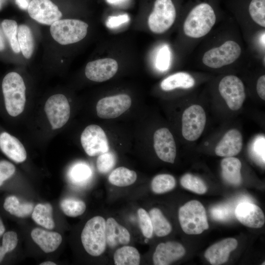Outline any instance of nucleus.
<instances>
[{"label": "nucleus", "mask_w": 265, "mask_h": 265, "mask_svg": "<svg viewBox=\"0 0 265 265\" xmlns=\"http://www.w3.org/2000/svg\"><path fill=\"white\" fill-rule=\"evenodd\" d=\"M240 46L229 40L218 47L206 52L202 58L203 63L212 68H219L235 62L241 53Z\"/></svg>", "instance_id": "nucleus-7"}, {"label": "nucleus", "mask_w": 265, "mask_h": 265, "mask_svg": "<svg viewBox=\"0 0 265 265\" xmlns=\"http://www.w3.org/2000/svg\"><path fill=\"white\" fill-rule=\"evenodd\" d=\"M125 0H106V1L109 3H111V4H115V3H119L122 1H124Z\"/></svg>", "instance_id": "nucleus-48"}, {"label": "nucleus", "mask_w": 265, "mask_h": 265, "mask_svg": "<svg viewBox=\"0 0 265 265\" xmlns=\"http://www.w3.org/2000/svg\"><path fill=\"white\" fill-rule=\"evenodd\" d=\"M132 99L127 94H119L100 99L96 105L98 116L102 119L116 118L131 106Z\"/></svg>", "instance_id": "nucleus-12"}, {"label": "nucleus", "mask_w": 265, "mask_h": 265, "mask_svg": "<svg viewBox=\"0 0 265 265\" xmlns=\"http://www.w3.org/2000/svg\"><path fill=\"white\" fill-rule=\"evenodd\" d=\"M18 5L22 9H27L28 3L26 0H16Z\"/></svg>", "instance_id": "nucleus-45"}, {"label": "nucleus", "mask_w": 265, "mask_h": 265, "mask_svg": "<svg viewBox=\"0 0 265 265\" xmlns=\"http://www.w3.org/2000/svg\"><path fill=\"white\" fill-rule=\"evenodd\" d=\"M60 206L63 212L70 217L80 215L86 209V205L83 201L70 198L62 200Z\"/></svg>", "instance_id": "nucleus-33"}, {"label": "nucleus", "mask_w": 265, "mask_h": 265, "mask_svg": "<svg viewBox=\"0 0 265 265\" xmlns=\"http://www.w3.org/2000/svg\"><path fill=\"white\" fill-rule=\"evenodd\" d=\"M235 214L240 223L248 227L259 228L265 224V215L261 208L247 201L240 202L237 205Z\"/></svg>", "instance_id": "nucleus-16"}, {"label": "nucleus", "mask_w": 265, "mask_h": 265, "mask_svg": "<svg viewBox=\"0 0 265 265\" xmlns=\"http://www.w3.org/2000/svg\"><path fill=\"white\" fill-rule=\"evenodd\" d=\"M170 62V52L166 46L162 47L159 51L156 59L157 68L160 71H165L169 67Z\"/></svg>", "instance_id": "nucleus-39"}, {"label": "nucleus", "mask_w": 265, "mask_h": 265, "mask_svg": "<svg viewBox=\"0 0 265 265\" xmlns=\"http://www.w3.org/2000/svg\"><path fill=\"white\" fill-rule=\"evenodd\" d=\"M257 92L259 97L265 100V76H261L258 80L256 85Z\"/></svg>", "instance_id": "nucleus-43"}, {"label": "nucleus", "mask_w": 265, "mask_h": 265, "mask_svg": "<svg viewBox=\"0 0 265 265\" xmlns=\"http://www.w3.org/2000/svg\"><path fill=\"white\" fill-rule=\"evenodd\" d=\"M180 183L185 188L194 193L202 194L207 190V186L199 177L191 174H186L180 180Z\"/></svg>", "instance_id": "nucleus-34"}, {"label": "nucleus", "mask_w": 265, "mask_h": 265, "mask_svg": "<svg viewBox=\"0 0 265 265\" xmlns=\"http://www.w3.org/2000/svg\"><path fill=\"white\" fill-rule=\"evenodd\" d=\"M113 259L116 265H138L140 264V256L135 247L124 246L115 251Z\"/></svg>", "instance_id": "nucleus-28"}, {"label": "nucleus", "mask_w": 265, "mask_h": 265, "mask_svg": "<svg viewBox=\"0 0 265 265\" xmlns=\"http://www.w3.org/2000/svg\"><path fill=\"white\" fill-rule=\"evenodd\" d=\"M9 47L6 39L2 31L0 23V54H3L7 52Z\"/></svg>", "instance_id": "nucleus-44"}, {"label": "nucleus", "mask_w": 265, "mask_h": 265, "mask_svg": "<svg viewBox=\"0 0 265 265\" xmlns=\"http://www.w3.org/2000/svg\"><path fill=\"white\" fill-rule=\"evenodd\" d=\"M238 245L234 238H227L213 244L206 251L204 256L212 265H219L226 262L231 252Z\"/></svg>", "instance_id": "nucleus-18"}, {"label": "nucleus", "mask_w": 265, "mask_h": 265, "mask_svg": "<svg viewBox=\"0 0 265 265\" xmlns=\"http://www.w3.org/2000/svg\"><path fill=\"white\" fill-rule=\"evenodd\" d=\"M17 243V235L15 232L9 231L3 235L2 246L5 248L7 253L13 250Z\"/></svg>", "instance_id": "nucleus-41"}, {"label": "nucleus", "mask_w": 265, "mask_h": 265, "mask_svg": "<svg viewBox=\"0 0 265 265\" xmlns=\"http://www.w3.org/2000/svg\"><path fill=\"white\" fill-rule=\"evenodd\" d=\"M176 17V8L171 0H156L148 19L149 28L154 33H163L173 25Z\"/></svg>", "instance_id": "nucleus-6"}, {"label": "nucleus", "mask_w": 265, "mask_h": 265, "mask_svg": "<svg viewBox=\"0 0 265 265\" xmlns=\"http://www.w3.org/2000/svg\"><path fill=\"white\" fill-rule=\"evenodd\" d=\"M185 253L183 246L178 242L160 243L157 246L153 254V263L155 265H170L181 258Z\"/></svg>", "instance_id": "nucleus-17"}, {"label": "nucleus", "mask_w": 265, "mask_h": 265, "mask_svg": "<svg viewBox=\"0 0 265 265\" xmlns=\"http://www.w3.org/2000/svg\"><path fill=\"white\" fill-rule=\"evenodd\" d=\"M45 111L53 130L62 127L70 117L69 103L63 94H57L50 97L45 103Z\"/></svg>", "instance_id": "nucleus-10"}, {"label": "nucleus", "mask_w": 265, "mask_h": 265, "mask_svg": "<svg viewBox=\"0 0 265 265\" xmlns=\"http://www.w3.org/2000/svg\"><path fill=\"white\" fill-rule=\"evenodd\" d=\"M40 265H56V264L53 262L47 261V262L42 263Z\"/></svg>", "instance_id": "nucleus-49"}, {"label": "nucleus", "mask_w": 265, "mask_h": 265, "mask_svg": "<svg viewBox=\"0 0 265 265\" xmlns=\"http://www.w3.org/2000/svg\"><path fill=\"white\" fill-rule=\"evenodd\" d=\"M139 225L141 232L147 238L153 236V230L151 220L149 213L143 209L140 208L137 211Z\"/></svg>", "instance_id": "nucleus-38"}, {"label": "nucleus", "mask_w": 265, "mask_h": 265, "mask_svg": "<svg viewBox=\"0 0 265 265\" xmlns=\"http://www.w3.org/2000/svg\"><path fill=\"white\" fill-rule=\"evenodd\" d=\"M149 214L151 220L153 232L158 237L168 235L172 230V226L158 208L152 209Z\"/></svg>", "instance_id": "nucleus-30"}, {"label": "nucleus", "mask_w": 265, "mask_h": 265, "mask_svg": "<svg viewBox=\"0 0 265 265\" xmlns=\"http://www.w3.org/2000/svg\"><path fill=\"white\" fill-rule=\"evenodd\" d=\"M182 132L187 140H197L202 133L206 122V116L203 107L193 105L184 111L182 115Z\"/></svg>", "instance_id": "nucleus-8"}, {"label": "nucleus", "mask_w": 265, "mask_h": 265, "mask_svg": "<svg viewBox=\"0 0 265 265\" xmlns=\"http://www.w3.org/2000/svg\"><path fill=\"white\" fill-rule=\"evenodd\" d=\"M195 84L194 78L186 72H178L173 74L165 79L160 83L162 90L171 91L177 88L188 89Z\"/></svg>", "instance_id": "nucleus-24"}, {"label": "nucleus", "mask_w": 265, "mask_h": 265, "mask_svg": "<svg viewBox=\"0 0 265 265\" xmlns=\"http://www.w3.org/2000/svg\"><path fill=\"white\" fill-rule=\"evenodd\" d=\"M249 12L255 23L262 27L265 26V0H252Z\"/></svg>", "instance_id": "nucleus-36"}, {"label": "nucleus", "mask_w": 265, "mask_h": 265, "mask_svg": "<svg viewBox=\"0 0 265 265\" xmlns=\"http://www.w3.org/2000/svg\"><path fill=\"white\" fill-rule=\"evenodd\" d=\"M3 207L12 215L18 217H25L32 212L33 204L30 202L21 203L16 196H10L5 199Z\"/></svg>", "instance_id": "nucleus-29"}, {"label": "nucleus", "mask_w": 265, "mask_h": 265, "mask_svg": "<svg viewBox=\"0 0 265 265\" xmlns=\"http://www.w3.org/2000/svg\"><path fill=\"white\" fill-rule=\"evenodd\" d=\"M218 89L231 109L237 110L241 107L245 93L243 83L238 77L234 75L225 76L220 80Z\"/></svg>", "instance_id": "nucleus-9"}, {"label": "nucleus", "mask_w": 265, "mask_h": 265, "mask_svg": "<svg viewBox=\"0 0 265 265\" xmlns=\"http://www.w3.org/2000/svg\"><path fill=\"white\" fill-rule=\"evenodd\" d=\"M81 240L85 251L90 255L99 256L106 248V221L96 216L85 224L81 234Z\"/></svg>", "instance_id": "nucleus-3"}, {"label": "nucleus", "mask_w": 265, "mask_h": 265, "mask_svg": "<svg viewBox=\"0 0 265 265\" xmlns=\"http://www.w3.org/2000/svg\"><path fill=\"white\" fill-rule=\"evenodd\" d=\"M148 241V239H146L145 240V242H147Z\"/></svg>", "instance_id": "nucleus-50"}, {"label": "nucleus", "mask_w": 265, "mask_h": 265, "mask_svg": "<svg viewBox=\"0 0 265 265\" xmlns=\"http://www.w3.org/2000/svg\"><path fill=\"white\" fill-rule=\"evenodd\" d=\"M88 25L72 19H59L51 25L50 33L53 39L62 45L74 44L84 38Z\"/></svg>", "instance_id": "nucleus-5"}, {"label": "nucleus", "mask_w": 265, "mask_h": 265, "mask_svg": "<svg viewBox=\"0 0 265 265\" xmlns=\"http://www.w3.org/2000/svg\"><path fill=\"white\" fill-rule=\"evenodd\" d=\"M7 253L4 248L1 245L0 246V263L3 260L5 255Z\"/></svg>", "instance_id": "nucleus-46"}, {"label": "nucleus", "mask_w": 265, "mask_h": 265, "mask_svg": "<svg viewBox=\"0 0 265 265\" xmlns=\"http://www.w3.org/2000/svg\"><path fill=\"white\" fill-rule=\"evenodd\" d=\"M31 236L33 241L45 253L55 251L62 241V237L59 233L39 228H34L31 231Z\"/></svg>", "instance_id": "nucleus-21"}, {"label": "nucleus", "mask_w": 265, "mask_h": 265, "mask_svg": "<svg viewBox=\"0 0 265 265\" xmlns=\"http://www.w3.org/2000/svg\"><path fill=\"white\" fill-rule=\"evenodd\" d=\"M176 184L175 179L173 176L167 174H159L153 179L151 188L154 193L161 194L173 189Z\"/></svg>", "instance_id": "nucleus-32"}, {"label": "nucleus", "mask_w": 265, "mask_h": 265, "mask_svg": "<svg viewBox=\"0 0 265 265\" xmlns=\"http://www.w3.org/2000/svg\"><path fill=\"white\" fill-rule=\"evenodd\" d=\"M234 204L226 203L215 206L211 208L210 213L212 217L215 220L225 221L231 219L235 210Z\"/></svg>", "instance_id": "nucleus-35"}, {"label": "nucleus", "mask_w": 265, "mask_h": 265, "mask_svg": "<svg viewBox=\"0 0 265 265\" xmlns=\"http://www.w3.org/2000/svg\"><path fill=\"white\" fill-rule=\"evenodd\" d=\"M106 244L111 248L120 244H127L130 241L128 230L112 217L108 218L106 221Z\"/></svg>", "instance_id": "nucleus-20"}, {"label": "nucleus", "mask_w": 265, "mask_h": 265, "mask_svg": "<svg viewBox=\"0 0 265 265\" xmlns=\"http://www.w3.org/2000/svg\"><path fill=\"white\" fill-rule=\"evenodd\" d=\"M5 231V227L3 222L0 218V237L4 233Z\"/></svg>", "instance_id": "nucleus-47"}, {"label": "nucleus", "mask_w": 265, "mask_h": 265, "mask_svg": "<svg viewBox=\"0 0 265 265\" xmlns=\"http://www.w3.org/2000/svg\"><path fill=\"white\" fill-rule=\"evenodd\" d=\"M154 147L158 157L162 160L173 163L176 156V147L174 137L168 130L162 128L154 134Z\"/></svg>", "instance_id": "nucleus-15"}, {"label": "nucleus", "mask_w": 265, "mask_h": 265, "mask_svg": "<svg viewBox=\"0 0 265 265\" xmlns=\"http://www.w3.org/2000/svg\"><path fill=\"white\" fill-rule=\"evenodd\" d=\"M32 218L37 224L47 229L54 227L53 208L50 204H37L32 212Z\"/></svg>", "instance_id": "nucleus-26"}, {"label": "nucleus", "mask_w": 265, "mask_h": 265, "mask_svg": "<svg viewBox=\"0 0 265 265\" xmlns=\"http://www.w3.org/2000/svg\"><path fill=\"white\" fill-rule=\"evenodd\" d=\"M215 21V14L211 6L202 3L195 6L188 14L184 24V31L187 36L200 38L210 32Z\"/></svg>", "instance_id": "nucleus-2"}, {"label": "nucleus", "mask_w": 265, "mask_h": 265, "mask_svg": "<svg viewBox=\"0 0 265 265\" xmlns=\"http://www.w3.org/2000/svg\"><path fill=\"white\" fill-rule=\"evenodd\" d=\"M17 39L21 52L26 59H29L33 53L34 43L30 27L26 25H20L18 27Z\"/></svg>", "instance_id": "nucleus-25"}, {"label": "nucleus", "mask_w": 265, "mask_h": 265, "mask_svg": "<svg viewBox=\"0 0 265 265\" xmlns=\"http://www.w3.org/2000/svg\"><path fill=\"white\" fill-rule=\"evenodd\" d=\"M27 11L32 19L47 25H52L62 16L57 5L51 0H32Z\"/></svg>", "instance_id": "nucleus-13"}, {"label": "nucleus", "mask_w": 265, "mask_h": 265, "mask_svg": "<svg viewBox=\"0 0 265 265\" xmlns=\"http://www.w3.org/2000/svg\"><path fill=\"white\" fill-rule=\"evenodd\" d=\"M116 162L115 155L111 152H106L99 155L96 161L98 171L105 174L110 171Z\"/></svg>", "instance_id": "nucleus-37"}, {"label": "nucleus", "mask_w": 265, "mask_h": 265, "mask_svg": "<svg viewBox=\"0 0 265 265\" xmlns=\"http://www.w3.org/2000/svg\"><path fill=\"white\" fill-rule=\"evenodd\" d=\"M92 174V169L88 164L78 162L70 168L67 175L69 182L73 185L83 186L89 182Z\"/></svg>", "instance_id": "nucleus-23"}, {"label": "nucleus", "mask_w": 265, "mask_h": 265, "mask_svg": "<svg viewBox=\"0 0 265 265\" xmlns=\"http://www.w3.org/2000/svg\"><path fill=\"white\" fill-rule=\"evenodd\" d=\"M243 145L241 133L236 129L228 131L215 148L216 155L223 157H231L238 155Z\"/></svg>", "instance_id": "nucleus-19"}, {"label": "nucleus", "mask_w": 265, "mask_h": 265, "mask_svg": "<svg viewBox=\"0 0 265 265\" xmlns=\"http://www.w3.org/2000/svg\"><path fill=\"white\" fill-rule=\"evenodd\" d=\"M2 103L6 113L16 117L23 111L26 101V86L22 77L16 72H10L3 78L1 85Z\"/></svg>", "instance_id": "nucleus-1"}, {"label": "nucleus", "mask_w": 265, "mask_h": 265, "mask_svg": "<svg viewBox=\"0 0 265 265\" xmlns=\"http://www.w3.org/2000/svg\"><path fill=\"white\" fill-rule=\"evenodd\" d=\"M254 157L262 164L265 163V138L257 140L254 146Z\"/></svg>", "instance_id": "nucleus-42"}, {"label": "nucleus", "mask_w": 265, "mask_h": 265, "mask_svg": "<svg viewBox=\"0 0 265 265\" xmlns=\"http://www.w3.org/2000/svg\"><path fill=\"white\" fill-rule=\"evenodd\" d=\"M221 167L222 176L225 181L235 186L240 184L241 163L238 159L233 157H226L222 160Z\"/></svg>", "instance_id": "nucleus-22"}, {"label": "nucleus", "mask_w": 265, "mask_h": 265, "mask_svg": "<svg viewBox=\"0 0 265 265\" xmlns=\"http://www.w3.org/2000/svg\"><path fill=\"white\" fill-rule=\"evenodd\" d=\"M81 145L85 153L94 157L109 150L108 142L104 130L97 125L86 127L80 136Z\"/></svg>", "instance_id": "nucleus-11"}, {"label": "nucleus", "mask_w": 265, "mask_h": 265, "mask_svg": "<svg viewBox=\"0 0 265 265\" xmlns=\"http://www.w3.org/2000/svg\"><path fill=\"white\" fill-rule=\"evenodd\" d=\"M4 34L10 49L15 53H19L21 50L17 39L18 24L13 20L4 19L0 23Z\"/></svg>", "instance_id": "nucleus-31"}, {"label": "nucleus", "mask_w": 265, "mask_h": 265, "mask_svg": "<svg viewBox=\"0 0 265 265\" xmlns=\"http://www.w3.org/2000/svg\"><path fill=\"white\" fill-rule=\"evenodd\" d=\"M118 64L111 58H100L89 62L85 68L87 79L96 82H103L112 78L117 73Z\"/></svg>", "instance_id": "nucleus-14"}, {"label": "nucleus", "mask_w": 265, "mask_h": 265, "mask_svg": "<svg viewBox=\"0 0 265 265\" xmlns=\"http://www.w3.org/2000/svg\"><path fill=\"white\" fill-rule=\"evenodd\" d=\"M136 179V172L125 167L114 169L108 178L110 183L119 187L130 186L135 182Z\"/></svg>", "instance_id": "nucleus-27"}, {"label": "nucleus", "mask_w": 265, "mask_h": 265, "mask_svg": "<svg viewBox=\"0 0 265 265\" xmlns=\"http://www.w3.org/2000/svg\"><path fill=\"white\" fill-rule=\"evenodd\" d=\"M15 170V166L10 162L7 160L0 161V186L14 174Z\"/></svg>", "instance_id": "nucleus-40"}, {"label": "nucleus", "mask_w": 265, "mask_h": 265, "mask_svg": "<svg viewBox=\"0 0 265 265\" xmlns=\"http://www.w3.org/2000/svg\"><path fill=\"white\" fill-rule=\"evenodd\" d=\"M179 219L183 231L188 235H198L209 228L205 209L197 200H191L179 210Z\"/></svg>", "instance_id": "nucleus-4"}]
</instances>
